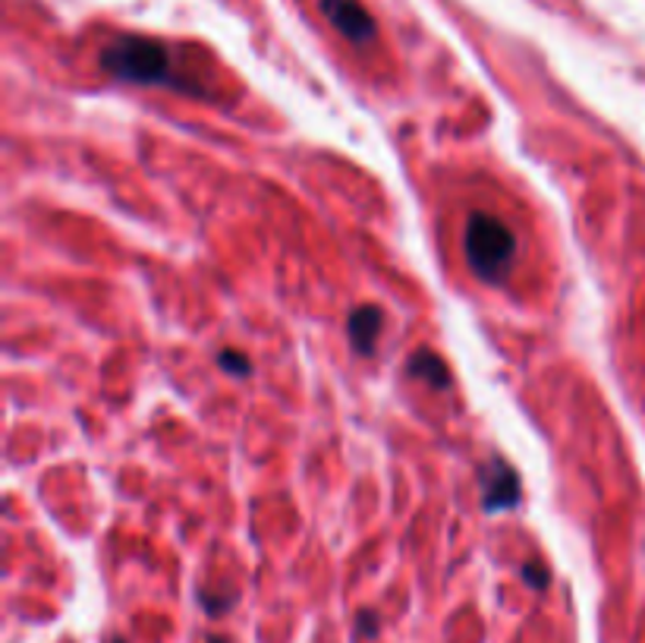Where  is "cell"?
I'll use <instances>...</instances> for the list:
<instances>
[{"label": "cell", "instance_id": "obj_1", "mask_svg": "<svg viewBox=\"0 0 645 643\" xmlns=\"http://www.w3.org/2000/svg\"><path fill=\"white\" fill-rule=\"evenodd\" d=\"M102 70L117 77V80L136 82V85L189 89V85H183L180 77H174L167 48L155 38H145V35H124V38L110 42L102 51Z\"/></svg>", "mask_w": 645, "mask_h": 643}, {"label": "cell", "instance_id": "obj_2", "mask_svg": "<svg viewBox=\"0 0 645 643\" xmlns=\"http://www.w3.org/2000/svg\"><path fill=\"white\" fill-rule=\"evenodd\" d=\"M464 253L469 268L489 281V284H497L516 259V237L514 231L497 218V214L489 212H476L469 214L464 231Z\"/></svg>", "mask_w": 645, "mask_h": 643}, {"label": "cell", "instance_id": "obj_3", "mask_svg": "<svg viewBox=\"0 0 645 643\" xmlns=\"http://www.w3.org/2000/svg\"><path fill=\"white\" fill-rule=\"evenodd\" d=\"M321 13L353 45H368L378 35V26H375L372 13L362 7L360 0H321Z\"/></svg>", "mask_w": 645, "mask_h": 643}, {"label": "cell", "instance_id": "obj_4", "mask_svg": "<svg viewBox=\"0 0 645 643\" xmlns=\"http://www.w3.org/2000/svg\"><path fill=\"white\" fill-rule=\"evenodd\" d=\"M479 482H482L485 511H491V514L514 508L519 502V477H516L514 467L507 460H501V457H494L479 470Z\"/></svg>", "mask_w": 645, "mask_h": 643}, {"label": "cell", "instance_id": "obj_5", "mask_svg": "<svg viewBox=\"0 0 645 643\" xmlns=\"http://www.w3.org/2000/svg\"><path fill=\"white\" fill-rule=\"evenodd\" d=\"M382 325H385V313L372 303H365V306L350 313L347 331H350V344L356 348V353H362V356L375 353V341L382 335Z\"/></svg>", "mask_w": 645, "mask_h": 643}, {"label": "cell", "instance_id": "obj_6", "mask_svg": "<svg viewBox=\"0 0 645 643\" xmlns=\"http://www.w3.org/2000/svg\"><path fill=\"white\" fill-rule=\"evenodd\" d=\"M407 370H410V375H415V378L429 382L435 391H447V388H450V373H447L444 360L435 356L432 350H419V353H413Z\"/></svg>", "mask_w": 645, "mask_h": 643}, {"label": "cell", "instance_id": "obj_7", "mask_svg": "<svg viewBox=\"0 0 645 643\" xmlns=\"http://www.w3.org/2000/svg\"><path fill=\"white\" fill-rule=\"evenodd\" d=\"M218 366L221 370H227L236 378H243V375L249 373V360L243 356V353H236V350H224V353H218Z\"/></svg>", "mask_w": 645, "mask_h": 643}, {"label": "cell", "instance_id": "obj_8", "mask_svg": "<svg viewBox=\"0 0 645 643\" xmlns=\"http://www.w3.org/2000/svg\"><path fill=\"white\" fill-rule=\"evenodd\" d=\"M523 581H526L532 589H539V593H542L551 577H548V568H544V564L532 562V564H523Z\"/></svg>", "mask_w": 645, "mask_h": 643}, {"label": "cell", "instance_id": "obj_9", "mask_svg": "<svg viewBox=\"0 0 645 643\" xmlns=\"http://www.w3.org/2000/svg\"><path fill=\"white\" fill-rule=\"evenodd\" d=\"M356 631H360V638H375L378 634V616L375 612H360V618H356Z\"/></svg>", "mask_w": 645, "mask_h": 643}, {"label": "cell", "instance_id": "obj_10", "mask_svg": "<svg viewBox=\"0 0 645 643\" xmlns=\"http://www.w3.org/2000/svg\"><path fill=\"white\" fill-rule=\"evenodd\" d=\"M110 643H127V641H120V638H114V641H110Z\"/></svg>", "mask_w": 645, "mask_h": 643}]
</instances>
